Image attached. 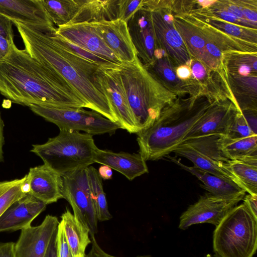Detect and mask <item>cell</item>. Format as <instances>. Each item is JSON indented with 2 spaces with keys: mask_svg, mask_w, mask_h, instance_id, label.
<instances>
[{
  "mask_svg": "<svg viewBox=\"0 0 257 257\" xmlns=\"http://www.w3.org/2000/svg\"><path fill=\"white\" fill-rule=\"evenodd\" d=\"M0 93L13 103L56 108H83L84 102L56 71L11 43L0 60Z\"/></svg>",
  "mask_w": 257,
  "mask_h": 257,
  "instance_id": "obj_1",
  "label": "cell"
},
{
  "mask_svg": "<svg viewBox=\"0 0 257 257\" xmlns=\"http://www.w3.org/2000/svg\"><path fill=\"white\" fill-rule=\"evenodd\" d=\"M12 21L25 49L32 57L61 75L75 90L85 107L118 123L105 96L94 85L93 76L100 66L64 47L57 38L54 26Z\"/></svg>",
  "mask_w": 257,
  "mask_h": 257,
  "instance_id": "obj_2",
  "label": "cell"
},
{
  "mask_svg": "<svg viewBox=\"0 0 257 257\" xmlns=\"http://www.w3.org/2000/svg\"><path fill=\"white\" fill-rule=\"evenodd\" d=\"M182 96L165 108L149 127L137 133L139 153L146 161L157 160L173 152L209 106L219 100L205 93L185 99Z\"/></svg>",
  "mask_w": 257,
  "mask_h": 257,
  "instance_id": "obj_3",
  "label": "cell"
},
{
  "mask_svg": "<svg viewBox=\"0 0 257 257\" xmlns=\"http://www.w3.org/2000/svg\"><path fill=\"white\" fill-rule=\"evenodd\" d=\"M118 69L139 133L152 125L178 96L166 88L138 56Z\"/></svg>",
  "mask_w": 257,
  "mask_h": 257,
  "instance_id": "obj_4",
  "label": "cell"
},
{
  "mask_svg": "<svg viewBox=\"0 0 257 257\" xmlns=\"http://www.w3.org/2000/svg\"><path fill=\"white\" fill-rule=\"evenodd\" d=\"M93 136L70 130H60L59 134L44 144L33 145L31 152L44 164L61 176L94 163L98 148Z\"/></svg>",
  "mask_w": 257,
  "mask_h": 257,
  "instance_id": "obj_5",
  "label": "cell"
},
{
  "mask_svg": "<svg viewBox=\"0 0 257 257\" xmlns=\"http://www.w3.org/2000/svg\"><path fill=\"white\" fill-rule=\"evenodd\" d=\"M257 220L242 203L215 226L213 248L219 257H253L257 248Z\"/></svg>",
  "mask_w": 257,
  "mask_h": 257,
  "instance_id": "obj_6",
  "label": "cell"
},
{
  "mask_svg": "<svg viewBox=\"0 0 257 257\" xmlns=\"http://www.w3.org/2000/svg\"><path fill=\"white\" fill-rule=\"evenodd\" d=\"M35 114L56 124L59 130L83 131L93 135H112L121 126L94 110L83 108H56L31 104L28 106Z\"/></svg>",
  "mask_w": 257,
  "mask_h": 257,
  "instance_id": "obj_7",
  "label": "cell"
},
{
  "mask_svg": "<svg viewBox=\"0 0 257 257\" xmlns=\"http://www.w3.org/2000/svg\"><path fill=\"white\" fill-rule=\"evenodd\" d=\"M118 66L99 67L93 76L94 85L105 96L121 128L131 134H137L138 131L123 85Z\"/></svg>",
  "mask_w": 257,
  "mask_h": 257,
  "instance_id": "obj_8",
  "label": "cell"
},
{
  "mask_svg": "<svg viewBox=\"0 0 257 257\" xmlns=\"http://www.w3.org/2000/svg\"><path fill=\"white\" fill-rule=\"evenodd\" d=\"M87 168L77 169L63 176V198L71 205L74 216L89 231V235L98 232V220L90 194Z\"/></svg>",
  "mask_w": 257,
  "mask_h": 257,
  "instance_id": "obj_9",
  "label": "cell"
},
{
  "mask_svg": "<svg viewBox=\"0 0 257 257\" xmlns=\"http://www.w3.org/2000/svg\"><path fill=\"white\" fill-rule=\"evenodd\" d=\"M244 197L224 198L206 193L183 212L180 217L179 228L185 230L193 225L204 223L216 226Z\"/></svg>",
  "mask_w": 257,
  "mask_h": 257,
  "instance_id": "obj_10",
  "label": "cell"
},
{
  "mask_svg": "<svg viewBox=\"0 0 257 257\" xmlns=\"http://www.w3.org/2000/svg\"><path fill=\"white\" fill-rule=\"evenodd\" d=\"M155 33L156 49L165 53L174 68L189 67L192 58L173 22L164 20L160 10L150 11Z\"/></svg>",
  "mask_w": 257,
  "mask_h": 257,
  "instance_id": "obj_11",
  "label": "cell"
},
{
  "mask_svg": "<svg viewBox=\"0 0 257 257\" xmlns=\"http://www.w3.org/2000/svg\"><path fill=\"white\" fill-rule=\"evenodd\" d=\"M238 111L240 110L228 98L215 101L194 124L184 141L206 136H225Z\"/></svg>",
  "mask_w": 257,
  "mask_h": 257,
  "instance_id": "obj_12",
  "label": "cell"
},
{
  "mask_svg": "<svg viewBox=\"0 0 257 257\" xmlns=\"http://www.w3.org/2000/svg\"><path fill=\"white\" fill-rule=\"evenodd\" d=\"M59 224L56 216L47 215L39 225L21 230L15 243V257H44Z\"/></svg>",
  "mask_w": 257,
  "mask_h": 257,
  "instance_id": "obj_13",
  "label": "cell"
},
{
  "mask_svg": "<svg viewBox=\"0 0 257 257\" xmlns=\"http://www.w3.org/2000/svg\"><path fill=\"white\" fill-rule=\"evenodd\" d=\"M89 24L121 63L135 60L137 53L126 22L117 19Z\"/></svg>",
  "mask_w": 257,
  "mask_h": 257,
  "instance_id": "obj_14",
  "label": "cell"
},
{
  "mask_svg": "<svg viewBox=\"0 0 257 257\" xmlns=\"http://www.w3.org/2000/svg\"><path fill=\"white\" fill-rule=\"evenodd\" d=\"M127 26L138 57L146 68L151 67L156 60V43L150 12L141 8Z\"/></svg>",
  "mask_w": 257,
  "mask_h": 257,
  "instance_id": "obj_15",
  "label": "cell"
},
{
  "mask_svg": "<svg viewBox=\"0 0 257 257\" xmlns=\"http://www.w3.org/2000/svg\"><path fill=\"white\" fill-rule=\"evenodd\" d=\"M56 33L69 42L98 55L112 63H121L103 39L88 23L67 24L56 28Z\"/></svg>",
  "mask_w": 257,
  "mask_h": 257,
  "instance_id": "obj_16",
  "label": "cell"
},
{
  "mask_svg": "<svg viewBox=\"0 0 257 257\" xmlns=\"http://www.w3.org/2000/svg\"><path fill=\"white\" fill-rule=\"evenodd\" d=\"M47 204L29 193L15 201L0 216V232L15 231L31 226Z\"/></svg>",
  "mask_w": 257,
  "mask_h": 257,
  "instance_id": "obj_17",
  "label": "cell"
},
{
  "mask_svg": "<svg viewBox=\"0 0 257 257\" xmlns=\"http://www.w3.org/2000/svg\"><path fill=\"white\" fill-rule=\"evenodd\" d=\"M27 175L29 193L47 205L63 198L62 177L45 164L30 168Z\"/></svg>",
  "mask_w": 257,
  "mask_h": 257,
  "instance_id": "obj_18",
  "label": "cell"
},
{
  "mask_svg": "<svg viewBox=\"0 0 257 257\" xmlns=\"http://www.w3.org/2000/svg\"><path fill=\"white\" fill-rule=\"evenodd\" d=\"M93 161L94 163L108 166L130 181L148 173L146 161L139 153H114L97 148L94 152Z\"/></svg>",
  "mask_w": 257,
  "mask_h": 257,
  "instance_id": "obj_19",
  "label": "cell"
},
{
  "mask_svg": "<svg viewBox=\"0 0 257 257\" xmlns=\"http://www.w3.org/2000/svg\"><path fill=\"white\" fill-rule=\"evenodd\" d=\"M173 22L192 59L200 62L208 71L217 70L221 64L207 53L205 38L198 29L182 16H174Z\"/></svg>",
  "mask_w": 257,
  "mask_h": 257,
  "instance_id": "obj_20",
  "label": "cell"
},
{
  "mask_svg": "<svg viewBox=\"0 0 257 257\" xmlns=\"http://www.w3.org/2000/svg\"><path fill=\"white\" fill-rule=\"evenodd\" d=\"M0 14L12 21L54 26L41 0H0Z\"/></svg>",
  "mask_w": 257,
  "mask_h": 257,
  "instance_id": "obj_21",
  "label": "cell"
},
{
  "mask_svg": "<svg viewBox=\"0 0 257 257\" xmlns=\"http://www.w3.org/2000/svg\"><path fill=\"white\" fill-rule=\"evenodd\" d=\"M202 34L215 44L222 52L256 53V44L231 36L206 23L190 14L181 15Z\"/></svg>",
  "mask_w": 257,
  "mask_h": 257,
  "instance_id": "obj_22",
  "label": "cell"
},
{
  "mask_svg": "<svg viewBox=\"0 0 257 257\" xmlns=\"http://www.w3.org/2000/svg\"><path fill=\"white\" fill-rule=\"evenodd\" d=\"M166 157L183 169L195 176L203 183L200 185V186L213 195L224 198H234L245 195L246 192L231 181L210 174L194 167L186 166L179 160L169 155Z\"/></svg>",
  "mask_w": 257,
  "mask_h": 257,
  "instance_id": "obj_23",
  "label": "cell"
},
{
  "mask_svg": "<svg viewBox=\"0 0 257 257\" xmlns=\"http://www.w3.org/2000/svg\"><path fill=\"white\" fill-rule=\"evenodd\" d=\"M118 0H80L69 24L96 23L117 19Z\"/></svg>",
  "mask_w": 257,
  "mask_h": 257,
  "instance_id": "obj_24",
  "label": "cell"
},
{
  "mask_svg": "<svg viewBox=\"0 0 257 257\" xmlns=\"http://www.w3.org/2000/svg\"><path fill=\"white\" fill-rule=\"evenodd\" d=\"M61 224L73 257H86L85 249L91 243L89 229L69 211L62 214Z\"/></svg>",
  "mask_w": 257,
  "mask_h": 257,
  "instance_id": "obj_25",
  "label": "cell"
},
{
  "mask_svg": "<svg viewBox=\"0 0 257 257\" xmlns=\"http://www.w3.org/2000/svg\"><path fill=\"white\" fill-rule=\"evenodd\" d=\"M173 152L191 161L194 164L193 167L231 181L242 189L235 177L224 167L225 163L214 160L184 143L181 144Z\"/></svg>",
  "mask_w": 257,
  "mask_h": 257,
  "instance_id": "obj_26",
  "label": "cell"
},
{
  "mask_svg": "<svg viewBox=\"0 0 257 257\" xmlns=\"http://www.w3.org/2000/svg\"><path fill=\"white\" fill-rule=\"evenodd\" d=\"M224 167L237 179L249 194L257 195V158L246 160H229Z\"/></svg>",
  "mask_w": 257,
  "mask_h": 257,
  "instance_id": "obj_27",
  "label": "cell"
},
{
  "mask_svg": "<svg viewBox=\"0 0 257 257\" xmlns=\"http://www.w3.org/2000/svg\"><path fill=\"white\" fill-rule=\"evenodd\" d=\"M219 142L221 151L228 160L241 161L257 157V135L237 139L221 136Z\"/></svg>",
  "mask_w": 257,
  "mask_h": 257,
  "instance_id": "obj_28",
  "label": "cell"
},
{
  "mask_svg": "<svg viewBox=\"0 0 257 257\" xmlns=\"http://www.w3.org/2000/svg\"><path fill=\"white\" fill-rule=\"evenodd\" d=\"M189 13L213 27L236 38L256 44V29L245 27L223 21L208 14L201 9Z\"/></svg>",
  "mask_w": 257,
  "mask_h": 257,
  "instance_id": "obj_29",
  "label": "cell"
},
{
  "mask_svg": "<svg viewBox=\"0 0 257 257\" xmlns=\"http://www.w3.org/2000/svg\"><path fill=\"white\" fill-rule=\"evenodd\" d=\"M90 194L98 221L110 219L105 193L103 191L102 179L98 171L92 166L87 168Z\"/></svg>",
  "mask_w": 257,
  "mask_h": 257,
  "instance_id": "obj_30",
  "label": "cell"
},
{
  "mask_svg": "<svg viewBox=\"0 0 257 257\" xmlns=\"http://www.w3.org/2000/svg\"><path fill=\"white\" fill-rule=\"evenodd\" d=\"M41 2L53 24L58 27L70 23L77 11L80 0H41Z\"/></svg>",
  "mask_w": 257,
  "mask_h": 257,
  "instance_id": "obj_31",
  "label": "cell"
},
{
  "mask_svg": "<svg viewBox=\"0 0 257 257\" xmlns=\"http://www.w3.org/2000/svg\"><path fill=\"white\" fill-rule=\"evenodd\" d=\"M27 175L20 179L0 182V216L15 201L29 193Z\"/></svg>",
  "mask_w": 257,
  "mask_h": 257,
  "instance_id": "obj_32",
  "label": "cell"
},
{
  "mask_svg": "<svg viewBox=\"0 0 257 257\" xmlns=\"http://www.w3.org/2000/svg\"><path fill=\"white\" fill-rule=\"evenodd\" d=\"M221 135H210L190 139L182 143L186 144L201 154L217 162L226 163L229 160L221 151L219 140Z\"/></svg>",
  "mask_w": 257,
  "mask_h": 257,
  "instance_id": "obj_33",
  "label": "cell"
},
{
  "mask_svg": "<svg viewBox=\"0 0 257 257\" xmlns=\"http://www.w3.org/2000/svg\"><path fill=\"white\" fill-rule=\"evenodd\" d=\"M59 42L66 49L77 56L100 67H115L117 65L106 59L82 48L63 38L56 33Z\"/></svg>",
  "mask_w": 257,
  "mask_h": 257,
  "instance_id": "obj_34",
  "label": "cell"
},
{
  "mask_svg": "<svg viewBox=\"0 0 257 257\" xmlns=\"http://www.w3.org/2000/svg\"><path fill=\"white\" fill-rule=\"evenodd\" d=\"M257 135L248 125L240 111H238L229 124L225 136L231 139H241Z\"/></svg>",
  "mask_w": 257,
  "mask_h": 257,
  "instance_id": "obj_35",
  "label": "cell"
},
{
  "mask_svg": "<svg viewBox=\"0 0 257 257\" xmlns=\"http://www.w3.org/2000/svg\"><path fill=\"white\" fill-rule=\"evenodd\" d=\"M143 0H118L117 19L127 24L143 7Z\"/></svg>",
  "mask_w": 257,
  "mask_h": 257,
  "instance_id": "obj_36",
  "label": "cell"
},
{
  "mask_svg": "<svg viewBox=\"0 0 257 257\" xmlns=\"http://www.w3.org/2000/svg\"><path fill=\"white\" fill-rule=\"evenodd\" d=\"M212 5L217 8L225 10L233 15L241 22L244 27L256 29V25L245 19L240 8L233 1H215Z\"/></svg>",
  "mask_w": 257,
  "mask_h": 257,
  "instance_id": "obj_37",
  "label": "cell"
},
{
  "mask_svg": "<svg viewBox=\"0 0 257 257\" xmlns=\"http://www.w3.org/2000/svg\"><path fill=\"white\" fill-rule=\"evenodd\" d=\"M56 254L57 257H73L60 222L56 234Z\"/></svg>",
  "mask_w": 257,
  "mask_h": 257,
  "instance_id": "obj_38",
  "label": "cell"
},
{
  "mask_svg": "<svg viewBox=\"0 0 257 257\" xmlns=\"http://www.w3.org/2000/svg\"><path fill=\"white\" fill-rule=\"evenodd\" d=\"M191 71V76L196 80L199 84H200L201 80L204 79L207 77V69L199 61L195 59H192L189 65Z\"/></svg>",
  "mask_w": 257,
  "mask_h": 257,
  "instance_id": "obj_39",
  "label": "cell"
},
{
  "mask_svg": "<svg viewBox=\"0 0 257 257\" xmlns=\"http://www.w3.org/2000/svg\"><path fill=\"white\" fill-rule=\"evenodd\" d=\"M13 25L11 20L0 14V35L10 41H14Z\"/></svg>",
  "mask_w": 257,
  "mask_h": 257,
  "instance_id": "obj_40",
  "label": "cell"
},
{
  "mask_svg": "<svg viewBox=\"0 0 257 257\" xmlns=\"http://www.w3.org/2000/svg\"><path fill=\"white\" fill-rule=\"evenodd\" d=\"M91 248L86 257H117L104 251L98 244L94 235L90 236ZM136 257H153L151 255H141Z\"/></svg>",
  "mask_w": 257,
  "mask_h": 257,
  "instance_id": "obj_41",
  "label": "cell"
},
{
  "mask_svg": "<svg viewBox=\"0 0 257 257\" xmlns=\"http://www.w3.org/2000/svg\"><path fill=\"white\" fill-rule=\"evenodd\" d=\"M204 38L205 40V49L207 53L212 58L221 64L222 58V52L212 42L205 37Z\"/></svg>",
  "mask_w": 257,
  "mask_h": 257,
  "instance_id": "obj_42",
  "label": "cell"
},
{
  "mask_svg": "<svg viewBox=\"0 0 257 257\" xmlns=\"http://www.w3.org/2000/svg\"><path fill=\"white\" fill-rule=\"evenodd\" d=\"M243 202L255 219L257 220V195L248 194L243 197Z\"/></svg>",
  "mask_w": 257,
  "mask_h": 257,
  "instance_id": "obj_43",
  "label": "cell"
},
{
  "mask_svg": "<svg viewBox=\"0 0 257 257\" xmlns=\"http://www.w3.org/2000/svg\"><path fill=\"white\" fill-rule=\"evenodd\" d=\"M248 125L252 131L256 135V110H248L241 111Z\"/></svg>",
  "mask_w": 257,
  "mask_h": 257,
  "instance_id": "obj_44",
  "label": "cell"
},
{
  "mask_svg": "<svg viewBox=\"0 0 257 257\" xmlns=\"http://www.w3.org/2000/svg\"><path fill=\"white\" fill-rule=\"evenodd\" d=\"M15 242H0V257H15Z\"/></svg>",
  "mask_w": 257,
  "mask_h": 257,
  "instance_id": "obj_45",
  "label": "cell"
},
{
  "mask_svg": "<svg viewBox=\"0 0 257 257\" xmlns=\"http://www.w3.org/2000/svg\"><path fill=\"white\" fill-rule=\"evenodd\" d=\"M175 71L177 76L182 80H186L191 76V69L189 66L186 65L178 66L176 68Z\"/></svg>",
  "mask_w": 257,
  "mask_h": 257,
  "instance_id": "obj_46",
  "label": "cell"
},
{
  "mask_svg": "<svg viewBox=\"0 0 257 257\" xmlns=\"http://www.w3.org/2000/svg\"><path fill=\"white\" fill-rule=\"evenodd\" d=\"M4 36L0 35V60L3 58L8 53L12 42Z\"/></svg>",
  "mask_w": 257,
  "mask_h": 257,
  "instance_id": "obj_47",
  "label": "cell"
},
{
  "mask_svg": "<svg viewBox=\"0 0 257 257\" xmlns=\"http://www.w3.org/2000/svg\"><path fill=\"white\" fill-rule=\"evenodd\" d=\"M56 234L54 233L51 240L44 257H57L56 254Z\"/></svg>",
  "mask_w": 257,
  "mask_h": 257,
  "instance_id": "obj_48",
  "label": "cell"
},
{
  "mask_svg": "<svg viewBox=\"0 0 257 257\" xmlns=\"http://www.w3.org/2000/svg\"><path fill=\"white\" fill-rule=\"evenodd\" d=\"M5 144L4 123L0 112V163L4 160L3 147Z\"/></svg>",
  "mask_w": 257,
  "mask_h": 257,
  "instance_id": "obj_49",
  "label": "cell"
},
{
  "mask_svg": "<svg viewBox=\"0 0 257 257\" xmlns=\"http://www.w3.org/2000/svg\"><path fill=\"white\" fill-rule=\"evenodd\" d=\"M98 172L102 179L109 180L112 178V169L108 166L102 165L99 167Z\"/></svg>",
  "mask_w": 257,
  "mask_h": 257,
  "instance_id": "obj_50",
  "label": "cell"
},
{
  "mask_svg": "<svg viewBox=\"0 0 257 257\" xmlns=\"http://www.w3.org/2000/svg\"><path fill=\"white\" fill-rule=\"evenodd\" d=\"M203 257H219L215 254H207L205 255H204Z\"/></svg>",
  "mask_w": 257,
  "mask_h": 257,
  "instance_id": "obj_51",
  "label": "cell"
}]
</instances>
